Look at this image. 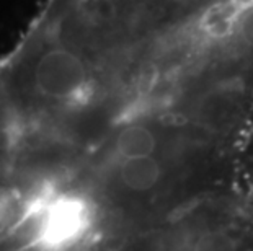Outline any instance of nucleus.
Instances as JSON below:
<instances>
[{"label": "nucleus", "mask_w": 253, "mask_h": 251, "mask_svg": "<svg viewBox=\"0 0 253 251\" xmlns=\"http://www.w3.org/2000/svg\"><path fill=\"white\" fill-rule=\"evenodd\" d=\"M28 31L98 101L190 113L253 92V0H46Z\"/></svg>", "instance_id": "f257e3e1"}, {"label": "nucleus", "mask_w": 253, "mask_h": 251, "mask_svg": "<svg viewBox=\"0 0 253 251\" xmlns=\"http://www.w3.org/2000/svg\"><path fill=\"white\" fill-rule=\"evenodd\" d=\"M113 175L125 191L149 194L164 183L170 167L160 158H131L113 165Z\"/></svg>", "instance_id": "f03ea898"}, {"label": "nucleus", "mask_w": 253, "mask_h": 251, "mask_svg": "<svg viewBox=\"0 0 253 251\" xmlns=\"http://www.w3.org/2000/svg\"><path fill=\"white\" fill-rule=\"evenodd\" d=\"M188 251H240L239 240L224 228H208L193 238Z\"/></svg>", "instance_id": "7ed1b4c3"}]
</instances>
